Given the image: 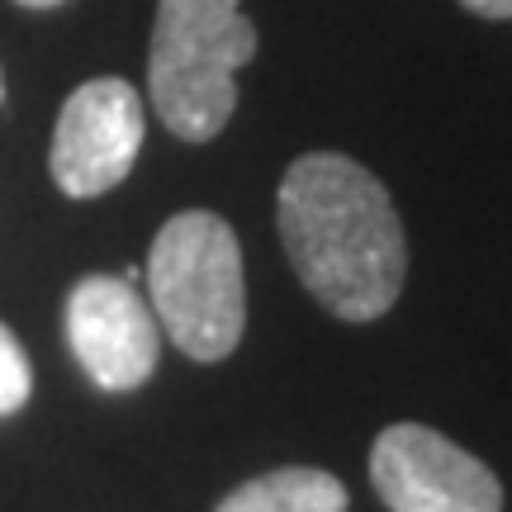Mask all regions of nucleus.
I'll list each match as a JSON object with an SVG mask.
<instances>
[{
    "mask_svg": "<svg viewBox=\"0 0 512 512\" xmlns=\"http://www.w3.org/2000/svg\"><path fill=\"white\" fill-rule=\"evenodd\" d=\"M275 223L304 290L347 323L394 309L408 275V238L399 209L361 162L309 152L285 171Z\"/></svg>",
    "mask_w": 512,
    "mask_h": 512,
    "instance_id": "obj_1",
    "label": "nucleus"
},
{
    "mask_svg": "<svg viewBox=\"0 0 512 512\" xmlns=\"http://www.w3.org/2000/svg\"><path fill=\"white\" fill-rule=\"evenodd\" d=\"M15 5H29V10H48V5H62V0H15Z\"/></svg>",
    "mask_w": 512,
    "mask_h": 512,
    "instance_id": "obj_10",
    "label": "nucleus"
},
{
    "mask_svg": "<svg viewBox=\"0 0 512 512\" xmlns=\"http://www.w3.org/2000/svg\"><path fill=\"white\" fill-rule=\"evenodd\" d=\"M256 57L242 0H157L147 91L181 143L219 138L238 110V67Z\"/></svg>",
    "mask_w": 512,
    "mask_h": 512,
    "instance_id": "obj_2",
    "label": "nucleus"
},
{
    "mask_svg": "<svg viewBox=\"0 0 512 512\" xmlns=\"http://www.w3.org/2000/svg\"><path fill=\"white\" fill-rule=\"evenodd\" d=\"M479 19H512V0H460Z\"/></svg>",
    "mask_w": 512,
    "mask_h": 512,
    "instance_id": "obj_9",
    "label": "nucleus"
},
{
    "mask_svg": "<svg viewBox=\"0 0 512 512\" xmlns=\"http://www.w3.org/2000/svg\"><path fill=\"white\" fill-rule=\"evenodd\" d=\"M370 479L389 512H503V484L437 427L394 422L370 451Z\"/></svg>",
    "mask_w": 512,
    "mask_h": 512,
    "instance_id": "obj_4",
    "label": "nucleus"
},
{
    "mask_svg": "<svg viewBox=\"0 0 512 512\" xmlns=\"http://www.w3.org/2000/svg\"><path fill=\"white\" fill-rule=\"evenodd\" d=\"M0 95H5V91H0Z\"/></svg>",
    "mask_w": 512,
    "mask_h": 512,
    "instance_id": "obj_11",
    "label": "nucleus"
},
{
    "mask_svg": "<svg viewBox=\"0 0 512 512\" xmlns=\"http://www.w3.org/2000/svg\"><path fill=\"white\" fill-rule=\"evenodd\" d=\"M67 342L100 389L124 394L157 370L162 328L157 313L124 275H86L67 294Z\"/></svg>",
    "mask_w": 512,
    "mask_h": 512,
    "instance_id": "obj_6",
    "label": "nucleus"
},
{
    "mask_svg": "<svg viewBox=\"0 0 512 512\" xmlns=\"http://www.w3.org/2000/svg\"><path fill=\"white\" fill-rule=\"evenodd\" d=\"M214 512H347V489L328 470L285 465L261 479H247Z\"/></svg>",
    "mask_w": 512,
    "mask_h": 512,
    "instance_id": "obj_7",
    "label": "nucleus"
},
{
    "mask_svg": "<svg viewBox=\"0 0 512 512\" xmlns=\"http://www.w3.org/2000/svg\"><path fill=\"white\" fill-rule=\"evenodd\" d=\"M34 394V370H29V356L15 342V332L0 323V418L19 413Z\"/></svg>",
    "mask_w": 512,
    "mask_h": 512,
    "instance_id": "obj_8",
    "label": "nucleus"
},
{
    "mask_svg": "<svg viewBox=\"0 0 512 512\" xmlns=\"http://www.w3.org/2000/svg\"><path fill=\"white\" fill-rule=\"evenodd\" d=\"M147 290L157 328L190 361H223L238 351L247 328V280L238 233L219 214L185 209L162 223L147 256Z\"/></svg>",
    "mask_w": 512,
    "mask_h": 512,
    "instance_id": "obj_3",
    "label": "nucleus"
},
{
    "mask_svg": "<svg viewBox=\"0 0 512 512\" xmlns=\"http://www.w3.org/2000/svg\"><path fill=\"white\" fill-rule=\"evenodd\" d=\"M143 95L124 76H95L67 95L53 128V181L72 200H95L124 181L143 152Z\"/></svg>",
    "mask_w": 512,
    "mask_h": 512,
    "instance_id": "obj_5",
    "label": "nucleus"
}]
</instances>
